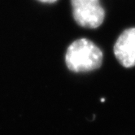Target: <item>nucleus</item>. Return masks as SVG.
Listing matches in <instances>:
<instances>
[{"label":"nucleus","instance_id":"1","mask_svg":"<svg viewBox=\"0 0 135 135\" xmlns=\"http://www.w3.org/2000/svg\"><path fill=\"white\" fill-rule=\"evenodd\" d=\"M103 58V52L99 46L87 38H80L68 47L65 62L70 71L86 73L100 68Z\"/></svg>","mask_w":135,"mask_h":135},{"label":"nucleus","instance_id":"2","mask_svg":"<svg viewBox=\"0 0 135 135\" xmlns=\"http://www.w3.org/2000/svg\"><path fill=\"white\" fill-rule=\"evenodd\" d=\"M74 20L79 25L96 28L104 21L105 12L99 0H71Z\"/></svg>","mask_w":135,"mask_h":135},{"label":"nucleus","instance_id":"3","mask_svg":"<svg viewBox=\"0 0 135 135\" xmlns=\"http://www.w3.org/2000/svg\"><path fill=\"white\" fill-rule=\"evenodd\" d=\"M114 54L119 63L125 68L135 66V28L124 30L114 45Z\"/></svg>","mask_w":135,"mask_h":135},{"label":"nucleus","instance_id":"4","mask_svg":"<svg viewBox=\"0 0 135 135\" xmlns=\"http://www.w3.org/2000/svg\"><path fill=\"white\" fill-rule=\"evenodd\" d=\"M42 3H53L55 2H56L57 0H38Z\"/></svg>","mask_w":135,"mask_h":135}]
</instances>
